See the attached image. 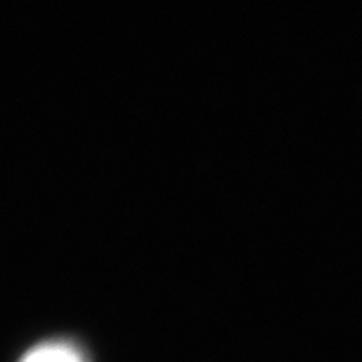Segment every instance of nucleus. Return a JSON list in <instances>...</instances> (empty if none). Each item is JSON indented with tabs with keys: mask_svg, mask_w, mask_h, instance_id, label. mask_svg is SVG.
Listing matches in <instances>:
<instances>
[{
	"mask_svg": "<svg viewBox=\"0 0 362 362\" xmlns=\"http://www.w3.org/2000/svg\"><path fill=\"white\" fill-rule=\"evenodd\" d=\"M19 362H86L81 352L67 342H45L25 352Z\"/></svg>",
	"mask_w": 362,
	"mask_h": 362,
	"instance_id": "f257e3e1",
	"label": "nucleus"
}]
</instances>
